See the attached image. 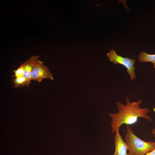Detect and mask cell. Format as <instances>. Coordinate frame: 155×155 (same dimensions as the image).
<instances>
[{
	"label": "cell",
	"mask_w": 155,
	"mask_h": 155,
	"mask_svg": "<svg viewBox=\"0 0 155 155\" xmlns=\"http://www.w3.org/2000/svg\"><path fill=\"white\" fill-rule=\"evenodd\" d=\"M151 134L155 137V127L152 129L151 131Z\"/></svg>",
	"instance_id": "obj_11"
},
{
	"label": "cell",
	"mask_w": 155,
	"mask_h": 155,
	"mask_svg": "<svg viewBox=\"0 0 155 155\" xmlns=\"http://www.w3.org/2000/svg\"><path fill=\"white\" fill-rule=\"evenodd\" d=\"M44 78L54 79L53 74L48 67L44 65L42 62L38 60L33 68L31 79L41 82Z\"/></svg>",
	"instance_id": "obj_4"
},
{
	"label": "cell",
	"mask_w": 155,
	"mask_h": 155,
	"mask_svg": "<svg viewBox=\"0 0 155 155\" xmlns=\"http://www.w3.org/2000/svg\"><path fill=\"white\" fill-rule=\"evenodd\" d=\"M126 104H123L120 101H117L115 104L118 112L116 113H110L108 116L112 118L111 122L112 128V133L119 130L123 124L132 125L135 123L139 117L144 118L150 122H152L151 118L148 115L150 111L147 108L140 107L142 100L131 102L129 99L126 98Z\"/></svg>",
	"instance_id": "obj_1"
},
{
	"label": "cell",
	"mask_w": 155,
	"mask_h": 155,
	"mask_svg": "<svg viewBox=\"0 0 155 155\" xmlns=\"http://www.w3.org/2000/svg\"><path fill=\"white\" fill-rule=\"evenodd\" d=\"M145 155H155V149L147 153Z\"/></svg>",
	"instance_id": "obj_10"
},
{
	"label": "cell",
	"mask_w": 155,
	"mask_h": 155,
	"mask_svg": "<svg viewBox=\"0 0 155 155\" xmlns=\"http://www.w3.org/2000/svg\"><path fill=\"white\" fill-rule=\"evenodd\" d=\"M14 74L12 75L13 78H16L24 76V69L23 63L16 70H13Z\"/></svg>",
	"instance_id": "obj_9"
},
{
	"label": "cell",
	"mask_w": 155,
	"mask_h": 155,
	"mask_svg": "<svg viewBox=\"0 0 155 155\" xmlns=\"http://www.w3.org/2000/svg\"><path fill=\"white\" fill-rule=\"evenodd\" d=\"M137 59L140 62H150L153 64L155 69V54H150L142 51L137 57Z\"/></svg>",
	"instance_id": "obj_7"
},
{
	"label": "cell",
	"mask_w": 155,
	"mask_h": 155,
	"mask_svg": "<svg viewBox=\"0 0 155 155\" xmlns=\"http://www.w3.org/2000/svg\"><path fill=\"white\" fill-rule=\"evenodd\" d=\"M12 83L14 84L13 88L15 89L20 86L23 87L24 86H29L27 80L23 76L14 78Z\"/></svg>",
	"instance_id": "obj_8"
},
{
	"label": "cell",
	"mask_w": 155,
	"mask_h": 155,
	"mask_svg": "<svg viewBox=\"0 0 155 155\" xmlns=\"http://www.w3.org/2000/svg\"><path fill=\"white\" fill-rule=\"evenodd\" d=\"M125 135V142L128 152L127 155H145L155 149V142H146L139 138L127 125Z\"/></svg>",
	"instance_id": "obj_2"
},
{
	"label": "cell",
	"mask_w": 155,
	"mask_h": 155,
	"mask_svg": "<svg viewBox=\"0 0 155 155\" xmlns=\"http://www.w3.org/2000/svg\"><path fill=\"white\" fill-rule=\"evenodd\" d=\"M106 55L112 62L115 64H119L123 65L126 69V72L129 74L131 80L136 78L135 71V67L134 65L135 60L134 59L129 57H123L118 55L113 49H111L106 53Z\"/></svg>",
	"instance_id": "obj_3"
},
{
	"label": "cell",
	"mask_w": 155,
	"mask_h": 155,
	"mask_svg": "<svg viewBox=\"0 0 155 155\" xmlns=\"http://www.w3.org/2000/svg\"><path fill=\"white\" fill-rule=\"evenodd\" d=\"M153 110L154 111L155 113V108H153Z\"/></svg>",
	"instance_id": "obj_12"
},
{
	"label": "cell",
	"mask_w": 155,
	"mask_h": 155,
	"mask_svg": "<svg viewBox=\"0 0 155 155\" xmlns=\"http://www.w3.org/2000/svg\"><path fill=\"white\" fill-rule=\"evenodd\" d=\"M38 55L31 56L23 63L24 69L23 76L27 80L29 86L30 84L31 76L33 68L39 60Z\"/></svg>",
	"instance_id": "obj_5"
},
{
	"label": "cell",
	"mask_w": 155,
	"mask_h": 155,
	"mask_svg": "<svg viewBox=\"0 0 155 155\" xmlns=\"http://www.w3.org/2000/svg\"><path fill=\"white\" fill-rule=\"evenodd\" d=\"M115 134V151L113 155H127V146L119 133V130L116 132Z\"/></svg>",
	"instance_id": "obj_6"
}]
</instances>
